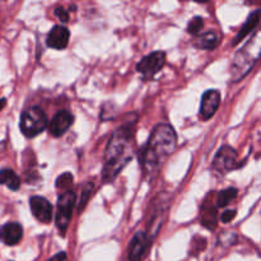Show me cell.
<instances>
[{"label":"cell","mask_w":261,"mask_h":261,"mask_svg":"<svg viewBox=\"0 0 261 261\" xmlns=\"http://www.w3.org/2000/svg\"><path fill=\"white\" fill-rule=\"evenodd\" d=\"M135 122L129 121L117 127L112 134L106 153H105V166L102 177L105 182L114 181L122 168L130 162L133 157V138H134Z\"/></svg>","instance_id":"cell-1"},{"label":"cell","mask_w":261,"mask_h":261,"mask_svg":"<svg viewBox=\"0 0 261 261\" xmlns=\"http://www.w3.org/2000/svg\"><path fill=\"white\" fill-rule=\"evenodd\" d=\"M177 144L173 127L168 124H158L153 129L148 143L139 152V162L145 173L157 172L166 160L172 154Z\"/></svg>","instance_id":"cell-2"},{"label":"cell","mask_w":261,"mask_h":261,"mask_svg":"<svg viewBox=\"0 0 261 261\" xmlns=\"http://www.w3.org/2000/svg\"><path fill=\"white\" fill-rule=\"evenodd\" d=\"M261 58V28L254 37L234 55L231 66L232 81L236 83L249 74L252 66Z\"/></svg>","instance_id":"cell-3"},{"label":"cell","mask_w":261,"mask_h":261,"mask_svg":"<svg viewBox=\"0 0 261 261\" xmlns=\"http://www.w3.org/2000/svg\"><path fill=\"white\" fill-rule=\"evenodd\" d=\"M19 127L24 137H37L47 127V116L40 107H31L20 116Z\"/></svg>","instance_id":"cell-4"},{"label":"cell","mask_w":261,"mask_h":261,"mask_svg":"<svg viewBox=\"0 0 261 261\" xmlns=\"http://www.w3.org/2000/svg\"><path fill=\"white\" fill-rule=\"evenodd\" d=\"M75 205V194L73 191H65L58 200V213H56V227L61 233H65L71 221L73 208Z\"/></svg>","instance_id":"cell-5"},{"label":"cell","mask_w":261,"mask_h":261,"mask_svg":"<svg viewBox=\"0 0 261 261\" xmlns=\"http://www.w3.org/2000/svg\"><path fill=\"white\" fill-rule=\"evenodd\" d=\"M239 167V158L236 150L229 145H223L213 160V168L219 173L229 172Z\"/></svg>","instance_id":"cell-6"},{"label":"cell","mask_w":261,"mask_h":261,"mask_svg":"<svg viewBox=\"0 0 261 261\" xmlns=\"http://www.w3.org/2000/svg\"><path fill=\"white\" fill-rule=\"evenodd\" d=\"M166 61V54L163 51H155V53L149 54L148 56L143 58L138 63L137 70L144 76V79H150L161 71Z\"/></svg>","instance_id":"cell-7"},{"label":"cell","mask_w":261,"mask_h":261,"mask_svg":"<svg viewBox=\"0 0 261 261\" xmlns=\"http://www.w3.org/2000/svg\"><path fill=\"white\" fill-rule=\"evenodd\" d=\"M221 105V93L217 89H209L201 97L200 103V117L206 121L212 119L213 115L216 114Z\"/></svg>","instance_id":"cell-8"},{"label":"cell","mask_w":261,"mask_h":261,"mask_svg":"<svg viewBox=\"0 0 261 261\" xmlns=\"http://www.w3.org/2000/svg\"><path fill=\"white\" fill-rule=\"evenodd\" d=\"M30 206L33 217L41 223H50L53 219V205L42 196H32L30 199Z\"/></svg>","instance_id":"cell-9"},{"label":"cell","mask_w":261,"mask_h":261,"mask_svg":"<svg viewBox=\"0 0 261 261\" xmlns=\"http://www.w3.org/2000/svg\"><path fill=\"white\" fill-rule=\"evenodd\" d=\"M150 240L143 232H138L133 240L130 241L129 246V261H140L145 255L147 250L150 246Z\"/></svg>","instance_id":"cell-10"},{"label":"cell","mask_w":261,"mask_h":261,"mask_svg":"<svg viewBox=\"0 0 261 261\" xmlns=\"http://www.w3.org/2000/svg\"><path fill=\"white\" fill-rule=\"evenodd\" d=\"M23 237V228L17 222H9L0 228V241L7 246H15Z\"/></svg>","instance_id":"cell-11"},{"label":"cell","mask_w":261,"mask_h":261,"mask_svg":"<svg viewBox=\"0 0 261 261\" xmlns=\"http://www.w3.org/2000/svg\"><path fill=\"white\" fill-rule=\"evenodd\" d=\"M74 116L69 111H59L50 122V133L53 137H61L73 125Z\"/></svg>","instance_id":"cell-12"},{"label":"cell","mask_w":261,"mask_h":261,"mask_svg":"<svg viewBox=\"0 0 261 261\" xmlns=\"http://www.w3.org/2000/svg\"><path fill=\"white\" fill-rule=\"evenodd\" d=\"M69 38H70V32L68 28L63 25H55L46 38V43L48 47L55 48V50H63L68 46Z\"/></svg>","instance_id":"cell-13"},{"label":"cell","mask_w":261,"mask_h":261,"mask_svg":"<svg viewBox=\"0 0 261 261\" xmlns=\"http://www.w3.org/2000/svg\"><path fill=\"white\" fill-rule=\"evenodd\" d=\"M260 19H261V10L260 9L255 10L254 13H251V14H250V17L247 18L246 23H245V24H244V27H242L241 30H240V32L237 33V36H236V37H234L233 42H232V43H233L234 46L239 45V43L241 42V41L244 40V38L246 37V36L249 35V33L251 32V31L255 30V27H256V25L259 24Z\"/></svg>","instance_id":"cell-14"},{"label":"cell","mask_w":261,"mask_h":261,"mask_svg":"<svg viewBox=\"0 0 261 261\" xmlns=\"http://www.w3.org/2000/svg\"><path fill=\"white\" fill-rule=\"evenodd\" d=\"M194 45L198 48H203V50H213L218 45V36L214 31H208L203 35L198 36L194 41Z\"/></svg>","instance_id":"cell-15"},{"label":"cell","mask_w":261,"mask_h":261,"mask_svg":"<svg viewBox=\"0 0 261 261\" xmlns=\"http://www.w3.org/2000/svg\"><path fill=\"white\" fill-rule=\"evenodd\" d=\"M0 185H5L12 191H17L20 188V178L13 170L4 168L0 170Z\"/></svg>","instance_id":"cell-16"},{"label":"cell","mask_w":261,"mask_h":261,"mask_svg":"<svg viewBox=\"0 0 261 261\" xmlns=\"http://www.w3.org/2000/svg\"><path fill=\"white\" fill-rule=\"evenodd\" d=\"M201 223L208 229H214L217 227V209L213 205L204 204L201 208Z\"/></svg>","instance_id":"cell-17"},{"label":"cell","mask_w":261,"mask_h":261,"mask_svg":"<svg viewBox=\"0 0 261 261\" xmlns=\"http://www.w3.org/2000/svg\"><path fill=\"white\" fill-rule=\"evenodd\" d=\"M237 196V189L234 188H228L226 190H222L221 193L217 196V206L222 208V206H226L231 203L233 199H236Z\"/></svg>","instance_id":"cell-18"},{"label":"cell","mask_w":261,"mask_h":261,"mask_svg":"<svg viewBox=\"0 0 261 261\" xmlns=\"http://www.w3.org/2000/svg\"><path fill=\"white\" fill-rule=\"evenodd\" d=\"M204 25V19L201 17H194L188 24V32L190 35H198Z\"/></svg>","instance_id":"cell-19"},{"label":"cell","mask_w":261,"mask_h":261,"mask_svg":"<svg viewBox=\"0 0 261 261\" xmlns=\"http://www.w3.org/2000/svg\"><path fill=\"white\" fill-rule=\"evenodd\" d=\"M71 184H73V175L69 172H65L58 177V180H56V188L68 189L69 186H71Z\"/></svg>","instance_id":"cell-20"},{"label":"cell","mask_w":261,"mask_h":261,"mask_svg":"<svg viewBox=\"0 0 261 261\" xmlns=\"http://www.w3.org/2000/svg\"><path fill=\"white\" fill-rule=\"evenodd\" d=\"M92 191H93V184H87L86 188L83 189V194H82L81 204H79V212L83 211V208L86 206L87 201H88V199L91 198Z\"/></svg>","instance_id":"cell-21"},{"label":"cell","mask_w":261,"mask_h":261,"mask_svg":"<svg viewBox=\"0 0 261 261\" xmlns=\"http://www.w3.org/2000/svg\"><path fill=\"white\" fill-rule=\"evenodd\" d=\"M55 15L61 20V22H68L69 20V13L64 9L63 7H58L55 9Z\"/></svg>","instance_id":"cell-22"},{"label":"cell","mask_w":261,"mask_h":261,"mask_svg":"<svg viewBox=\"0 0 261 261\" xmlns=\"http://www.w3.org/2000/svg\"><path fill=\"white\" fill-rule=\"evenodd\" d=\"M236 211H226L223 212V214L221 216V221L223 223H229L231 221H233V218L236 217Z\"/></svg>","instance_id":"cell-23"},{"label":"cell","mask_w":261,"mask_h":261,"mask_svg":"<svg viewBox=\"0 0 261 261\" xmlns=\"http://www.w3.org/2000/svg\"><path fill=\"white\" fill-rule=\"evenodd\" d=\"M65 260H66L65 252H60V254L56 255V256L53 257L50 261H65Z\"/></svg>","instance_id":"cell-24"},{"label":"cell","mask_w":261,"mask_h":261,"mask_svg":"<svg viewBox=\"0 0 261 261\" xmlns=\"http://www.w3.org/2000/svg\"><path fill=\"white\" fill-rule=\"evenodd\" d=\"M5 105H7V99H5V98H0V111H2V110L4 109Z\"/></svg>","instance_id":"cell-25"}]
</instances>
